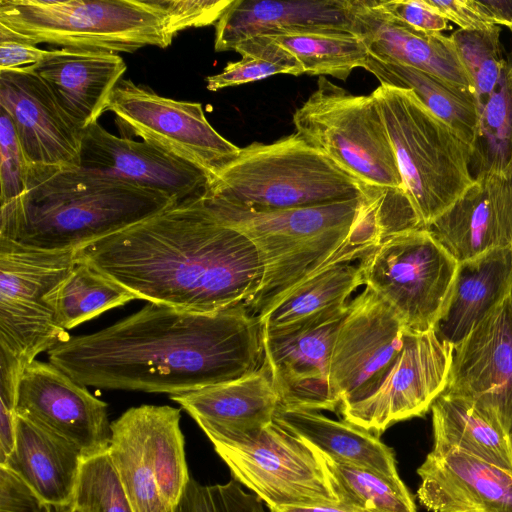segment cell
I'll use <instances>...</instances> for the list:
<instances>
[{
	"mask_svg": "<svg viewBox=\"0 0 512 512\" xmlns=\"http://www.w3.org/2000/svg\"><path fill=\"white\" fill-rule=\"evenodd\" d=\"M84 386L179 395L231 381L263 364V329L245 303L194 313L147 303L92 334L47 351Z\"/></svg>",
	"mask_w": 512,
	"mask_h": 512,
	"instance_id": "6da1fadb",
	"label": "cell"
},
{
	"mask_svg": "<svg viewBox=\"0 0 512 512\" xmlns=\"http://www.w3.org/2000/svg\"><path fill=\"white\" fill-rule=\"evenodd\" d=\"M203 194L91 243L77 257L148 303L194 313L247 305L261 286L260 255L208 209Z\"/></svg>",
	"mask_w": 512,
	"mask_h": 512,
	"instance_id": "7a4b0ae2",
	"label": "cell"
},
{
	"mask_svg": "<svg viewBox=\"0 0 512 512\" xmlns=\"http://www.w3.org/2000/svg\"><path fill=\"white\" fill-rule=\"evenodd\" d=\"M385 192L312 207L252 210L205 200L223 223L245 234L263 264L261 286L247 304L260 316L284 295L328 268L361 260L382 241Z\"/></svg>",
	"mask_w": 512,
	"mask_h": 512,
	"instance_id": "3957f363",
	"label": "cell"
},
{
	"mask_svg": "<svg viewBox=\"0 0 512 512\" xmlns=\"http://www.w3.org/2000/svg\"><path fill=\"white\" fill-rule=\"evenodd\" d=\"M175 203L81 168L28 165L22 195L0 206V238L30 248L78 251Z\"/></svg>",
	"mask_w": 512,
	"mask_h": 512,
	"instance_id": "277c9868",
	"label": "cell"
},
{
	"mask_svg": "<svg viewBox=\"0 0 512 512\" xmlns=\"http://www.w3.org/2000/svg\"><path fill=\"white\" fill-rule=\"evenodd\" d=\"M364 185L297 133L254 142L209 183L205 200L252 210L319 206L368 197Z\"/></svg>",
	"mask_w": 512,
	"mask_h": 512,
	"instance_id": "5b68a950",
	"label": "cell"
},
{
	"mask_svg": "<svg viewBox=\"0 0 512 512\" xmlns=\"http://www.w3.org/2000/svg\"><path fill=\"white\" fill-rule=\"evenodd\" d=\"M372 94L405 192L426 228L473 183V149L412 90L380 84Z\"/></svg>",
	"mask_w": 512,
	"mask_h": 512,
	"instance_id": "8992f818",
	"label": "cell"
},
{
	"mask_svg": "<svg viewBox=\"0 0 512 512\" xmlns=\"http://www.w3.org/2000/svg\"><path fill=\"white\" fill-rule=\"evenodd\" d=\"M0 24L34 45L115 53L174 38L157 0H0Z\"/></svg>",
	"mask_w": 512,
	"mask_h": 512,
	"instance_id": "52a82bcc",
	"label": "cell"
},
{
	"mask_svg": "<svg viewBox=\"0 0 512 512\" xmlns=\"http://www.w3.org/2000/svg\"><path fill=\"white\" fill-rule=\"evenodd\" d=\"M296 133L364 185L403 190V182L373 94L354 95L320 76L293 114Z\"/></svg>",
	"mask_w": 512,
	"mask_h": 512,
	"instance_id": "ba28073f",
	"label": "cell"
},
{
	"mask_svg": "<svg viewBox=\"0 0 512 512\" xmlns=\"http://www.w3.org/2000/svg\"><path fill=\"white\" fill-rule=\"evenodd\" d=\"M180 409L140 405L111 422L107 450L135 512H171L190 480Z\"/></svg>",
	"mask_w": 512,
	"mask_h": 512,
	"instance_id": "9c48e42d",
	"label": "cell"
},
{
	"mask_svg": "<svg viewBox=\"0 0 512 512\" xmlns=\"http://www.w3.org/2000/svg\"><path fill=\"white\" fill-rule=\"evenodd\" d=\"M208 439L233 479L269 509L339 504L322 453L274 420L247 437Z\"/></svg>",
	"mask_w": 512,
	"mask_h": 512,
	"instance_id": "30bf717a",
	"label": "cell"
},
{
	"mask_svg": "<svg viewBox=\"0 0 512 512\" xmlns=\"http://www.w3.org/2000/svg\"><path fill=\"white\" fill-rule=\"evenodd\" d=\"M77 251H50L0 238V348L24 364L69 338L56 319V292Z\"/></svg>",
	"mask_w": 512,
	"mask_h": 512,
	"instance_id": "8fae6325",
	"label": "cell"
},
{
	"mask_svg": "<svg viewBox=\"0 0 512 512\" xmlns=\"http://www.w3.org/2000/svg\"><path fill=\"white\" fill-rule=\"evenodd\" d=\"M359 263L366 287L392 308L407 333L434 330L450 298L458 262L427 229L390 235Z\"/></svg>",
	"mask_w": 512,
	"mask_h": 512,
	"instance_id": "7c38bea8",
	"label": "cell"
},
{
	"mask_svg": "<svg viewBox=\"0 0 512 512\" xmlns=\"http://www.w3.org/2000/svg\"><path fill=\"white\" fill-rule=\"evenodd\" d=\"M107 111L134 135L195 164L211 180L241 150L213 128L200 103L161 96L129 79L116 85Z\"/></svg>",
	"mask_w": 512,
	"mask_h": 512,
	"instance_id": "4fadbf2b",
	"label": "cell"
},
{
	"mask_svg": "<svg viewBox=\"0 0 512 512\" xmlns=\"http://www.w3.org/2000/svg\"><path fill=\"white\" fill-rule=\"evenodd\" d=\"M452 354L453 346L434 330L407 333L372 392L340 407L343 419L380 436L399 421L424 415L446 388Z\"/></svg>",
	"mask_w": 512,
	"mask_h": 512,
	"instance_id": "5bb4252c",
	"label": "cell"
},
{
	"mask_svg": "<svg viewBox=\"0 0 512 512\" xmlns=\"http://www.w3.org/2000/svg\"><path fill=\"white\" fill-rule=\"evenodd\" d=\"M406 334L397 314L370 288L348 303L330 358V386L340 407L372 392L401 350Z\"/></svg>",
	"mask_w": 512,
	"mask_h": 512,
	"instance_id": "9a60e30c",
	"label": "cell"
},
{
	"mask_svg": "<svg viewBox=\"0 0 512 512\" xmlns=\"http://www.w3.org/2000/svg\"><path fill=\"white\" fill-rule=\"evenodd\" d=\"M445 394L474 403L512 436V304L510 296L453 347Z\"/></svg>",
	"mask_w": 512,
	"mask_h": 512,
	"instance_id": "2e32d148",
	"label": "cell"
},
{
	"mask_svg": "<svg viewBox=\"0 0 512 512\" xmlns=\"http://www.w3.org/2000/svg\"><path fill=\"white\" fill-rule=\"evenodd\" d=\"M17 415L77 446L86 458L107 452V404L53 364L33 360L22 373Z\"/></svg>",
	"mask_w": 512,
	"mask_h": 512,
	"instance_id": "e0dca14e",
	"label": "cell"
},
{
	"mask_svg": "<svg viewBox=\"0 0 512 512\" xmlns=\"http://www.w3.org/2000/svg\"><path fill=\"white\" fill-rule=\"evenodd\" d=\"M80 168L164 194L176 202L203 194L210 176L147 141L108 132L98 121L82 132Z\"/></svg>",
	"mask_w": 512,
	"mask_h": 512,
	"instance_id": "ac0fdd59",
	"label": "cell"
},
{
	"mask_svg": "<svg viewBox=\"0 0 512 512\" xmlns=\"http://www.w3.org/2000/svg\"><path fill=\"white\" fill-rule=\"evenodd\" d=\"M347 309L348 305L297 330L263 333V361L280 407L311 411L340 408L330 386V358L338 326Z\"/></svg>",
	"mask_w": 512,
	"mask_h": 512,
	"instance_id": "d6986e66",
	"label": "cell"
},
{
	"mask_svg": "<svg viewBox=\"0 0 512 512\" xmlns=\"http://www.w3.org/2000/svg\"><path fill=\"white\" fill-rule=\"evenodd\" d=\"M0 108L12 119L28 165L80 168L83 131L29 67L0 70Z\"/></svg>",
	"mask_w": 512,
	"mask_h": 512,
	"instance_id": "ffe728a7",
	"label": "cell"
},
{
	"mask_svg": "<svg viewBox=\"0 0 512 512\" xmlns=\"http://www.w3.org/2000/svg\"><path fill=\"white\" fill-rule=\"evenodd\" d=\"M425 229L459 263L512 247V173L484 172Z\"/></svg>",
	"mask_w": 512,
	"mask_h": 512,
	"instance_id": "44dd1931",
	"label": "cell"
},
{
	"mask_svg": "<svg viewBox=\"0 0 512 512\" xmlns=\"http://www.w3.org/2000/svg\"><path fill=\"white\" fill-rule=\"evenodd\" d=\"M417 474L430 512H512V471L458 451H430Z\"/></svg>",
	"mask_w": 512,
	"mask_h": 512,
	"instance_id": "7402d4cb",
	"label": "cell"
},
{
	"mask_svg": "<svg viewBox=\"0 0 512 512\" xmlns=\"http://www.w3.org/2000/svg\"><path fill=\"white\" fill-rule=\"evenodd\" d=\"M290 33L356 34L354 0H233L215 26L217 52L254 36Z\"/></svg>",
	"mask_w": 512,
	"mask_h": 512,
	"instance_id": "603a6c76",
	"label": "cell"
},
{
	"mask_svg": "<svg viewBox=\"0 0 512 512\" xmlns=\"http://www.w3.org/2000/svg\"><path fill=\"white\" fill-rule=\"evenodd\" d=\"M354 15L356 35L370 55L424 71L475 96L449 36L418 31L383 11L374 0H354Z\"/></svg>",
	"mask_w": 512,
	"mask_h": 512,
	"instance_id": "cb8c5ba5",
	"label": "cell"
},
{
	"mask_svg": "<svg viewBox=\"0 0 512 512\" xmlns=\"http://www.w3.org/2000/svg\"><path fill=\"white\" fill-rule=\"evenodd\" d=\"M170 399L195 420L208 438L223 439H239L258 432L274 420L279 406L264 361L250 374L172 395Z\"/></svg>",
	"mask_w": 512,
	"mask_h": 512,
	"instance_id": "d4e9b609",
	"label": "cell"
},
{
	"mask_svg": "<svg viewBox=\"0 0 512 512\" xmlns=\"http://www.w3.org/2000/svg\"><path fill=\"white\" fill-rule=\"evenodd\" d=\"M50 87L61 107L82 131L108 109L127 66L118 53L61 48L28 66Z\"/></svg>",
	"mask_w": 512,
	"mask_h": 512,
	"instance_id": "484cf974",
	"label": "cell"
},
{
	"mask_svg": "<svg viewBox=\"0 0 512 512\" xmlns=\"http://www.w3.org/2000/svg\"><path fill=\"white\" fill-rule=\"evenodd\" d=\"M84 460L77 446L17 415L14 447L2 466L60 511L72 505Z\"/></svg>",
	"mask_w": 512,
	"mask_h": 512,
	"instance_id": "4316f807",
	"label": "cell"
},
{
	"mask_svg": "<svg viewBox=\"0 0 512 512\" xmlns=\"http://www.w3.org/2000/svg\"><path fill=\"white\" fill-rule=\"evenodd\" d=\"M511 290L512 247L459 262L450 298L434 328L436 335L455 347Z\"/></svg>",
	"mask_w": 512,
	"mask_h": 512,
	"instance_id": "83f0119b",
	"label": "cell"
},
{
	"mask_svg": "<svg viewBox=\"0 0 512 512\" xmlns=\"http://www.w3.org/2000/svg\"><path fill=\"white\" fill-rule=\"evenodd\" d=\"M274 421L304 438L328 458L390 480H401L395 453L379 436L345 420L318 411L278 406Z\"/></svg>",
	"mask_w": 512,
	"mask_h": 512,
	"instance_id": "f1b7e54d",
	"label": "cell"
},
{
	"mask_svg": "<svg viewBox=\"0 0 512 512\" xmlns=\"http://www.w3.org/2000/svg\"><path fill=\"white\" fill-rule=\"evenodd\" d=\"M435 452L458 451L512 471V438L471 401L442 393L432 403Z\"/></svg>",
	"mask_w": 512,
	"mask_h": 512,
	"instance_id": "f546056e",
	"label": "cell"
},
{
	"mask_svg": "<svg viewBox=\"0 0 512 512\" xmlns=\"http://www.w3.org/2000/svg\"><path fill=\"white\" fill-rule=\"evenodd\" d=\"M364 284L360 263L326 269L284 295L258 316L263 333L297 330L344 309L348 297Z\"/></svg>",
	"mask_w": 512,
	"mask_h": 512,
	"instance_id": "4dcf8cb0",
	"label": "cell"
},
{
	"mask_svg": "<svg viewBox=\"0 0 512 512\" xmlns=\"http://www.w3.org/2000/svg\"><path fill=\"white\" fill-rule=\"evenodd\" d=\"M364 69L382 85L412 90L438 118L474 149L479 112L475 96L424 71L368 55Z\"/></svg>",
	"mask_w": 512,
	"mask_h": 512,
	"instance_id": "1f68e13d",
	"label": "cell"
},
{
	"mask_svg": "<svg viewBox=\"0 0 512 512\" xmlns=\"http://www.w3.org/2000/svg\"><path fill=\"white\" fill-rule=\"evenodd\" d=\"M472 166L476 175L512 173V55L479 112Z\"/></svg>",
	"mask_w": 512,
	"mask_h": 512,
	"instance_id": "d6a6232c",
	"label": "cell"
},
{
	"mask_svg": "<svg viewBox=\"0 0 512 512\" xmlns=\"http://www.w3.org/2000/svg\"><path fill=\"white\" fill-rule=\"evenodd\" d=\"M134 299L127 289L78 258L56 292L57 323L64 330L71 329Z\"/></svg>",
	"mask_w": 512,
	"mask_h": 512,
	"instance_id": "836d02e7",
	"label": "cell"
},
{
	"mask_svg": "<svg viewBox=\"0 0 512 512\" xmlns=\"http://www.w3.org/2000/svg\"><path fill=\"white\" fill-rule=\"evenodd\" d=\"M293 54L304 74L329 75L345 81L364 67L369 55L363 39L352 33H290L270 36Z\"/></svg>",
	"mask_w": 512,
	"mask_h": 512,
	"instance_id": "e575fe53",
	"label": "cell"
},
{
	"mask_svg": "<svg viewBox=\"0 0 512 512\" xmlns=\"http://www.w3.org/2000/svg\"><path fill=\"white\" fill-rule=\"evenodd\" d=\"M322 455L340 505L357 512H417L402 480H390Z\"/></svg>",
	"mask_w": 512,
	"mask_h": 512,
	"instance_id": "d590c367",
	"label": "cell"
},
{
	"mask_svg": "<svg viewBox=\"0 0 512 512\" xmlns=\"http://www.w3.org/2000/svg\"><path fill=\"white\" fill-rule=\"evenodd\" d=\"M233 51L242 58L227 63L222 72L206 78L207 89L218 91L226 87L258 81L275 74L299 76L304 70L288 50L270 36L259 35L238 43Z\"/></svg>",
	"mask_w": 512,
	"mask_h": 512,
	"instance_id": "8d00e7d4",
	"label": "cell"
},
{
	"mask_svg": "<svg viewBox=\"0 0 512 512\" xmlns=\"http://www.w3.org/2000/svg\"><path fill=\"white\" fill-rule=\"evenodd\" d=\"M500 31V26L483 30L459 28L449 36L473 84L478 112L494 90L506 65Z\"/></svg>",
	"mask_w": 512,
	"mask_h": 512,
	"instance_id": "74e56055",
	"label": "cell"
},
{
	"mask_svg": "<svg viewBox=\"0 0 512 512\" xmlns=\"http://www.w3.org/2000/svg\"><path fill=\"white\" fill-rule=\"evenodd\" d=\"M71 506L81 512H135L107 452L83 461Z\"/></svg>",
	"mask_w": 512,
	"mask_h": 512,
	"instance_id": "f35d334b",
	"label": "cell"
},
{
	"mask_svg": "<svg viewBox=\"0 0 512 512\" xmlns=\"http://www.w3.org/2000/svg\"><path fill=\"white\" fill-rule=\"evenodd\" d=\"M171 512H265L261 499L246 492L235 479L225 484L204 485L190 478Z\"/></svg>",
	"mask_w": 512,
	"mask_h": 512,
	"instance_id": "ab89813d",
	"label": "cell"
},
{
	"mask_svg": "<svg viewBox=\"0 0 512 512\" xmlns=\"http://www.w3.org/2000/svg\"><path fill=\"white\" fill-rule=\"evenodd\" d=\"M27 166L12 119L0 108V206L22 195Z\"/></svg>",
	"mask_w": 512,
	"mask_h": 512,
	"instance_id": "60d3db41",
	"label": "cell"
},
{
	"mask_svg": "<svg viewBox=\"0 0 512 512\" xmlns=\"http://www.w3.org/2000/svg\"><path fill=\"white\" fill-rule=\"evenodd\" d=\"M25 366L15 355L0 348V465L14 447L18 391Z\"/></svg>",
	"mask_w": 512,
	"mask_h": 512,
	"instance_id": "b9f144b4",
	"label": "cell"
},
{
	"mask_svg": "<svg viewBox=\"0 0 512 512\" xmlns=\"http://www.w3.org/2000/svg\"><path fill=\"white\" fill-rule=\"evenodd\" d=\"M166 13L170 34L217 23L233 0H157Z\"/></svg>",
	"mask_w": 512,
	"mask_h": 512,
	"instance_id": "7bdbcfd3",
	"label": "cell"
},
{
	"mask_svg": "<svg viewBox=\"0 0 512 512\" xmlns=\"http://www.w3.org/2000/svg\"><path fill=\"white\" fill-rule=\"evenodd\" d=\"M379 7L410 27L429 34H441L448 20L427 0L377 1Z\"/></svg>",
	"mask_w": 512,
	"mask_h": 512,
	"instance_id": "ee69618b",
	"label": "cell"
},
{
	"mask_svg": "<svg viewBox=\"0 0 512 512\" xmlns=\"http://www.w3.org/2000/svg\"><path fill=\"white\" fill-rule=\"evenodd\" d=\"M20 477L0 465V512H52Z\"/></svg>",
	"mask_w": 512,
	"mask_h": 512,
	"instance_id": "f6af8a7d",
	"label": "cell"
},
{
	"mask_svg": "<svg viewBox=\"0 0 512 512\" xmlns=\"http://www.w3.org/2000/svg\"><path fill=\"white\" fill-rule=\"evenodd\" d=\"M49 50L40 49L25 38L0 24V70H13L35 65Z\"/></svg>",
	"mask_w": 512,
	"mask_h": 512,
	"instance_id": "bcb514c9",
	"label": "cell"
},
{
	"mask_svg": "<svg viewBox=\"0 0 512 512\" xmlns=\"http://www.w3.org/2000/svg\"><path fill=\"white\" fill-rule=\"evenodd\" d=\"M427 2L460 29L483 30L496 26L481 10L477 0H427Z\"/></svg>",
	"mask_w": 512,
	"mask_h": 512,
	"instance_id": "7dc6e473",
	"label": "cell"
},
{
	"mask_svg": "<svg viewBox=\"0 0 512 512\" xmlns=\"http://www.w3.org/2000/svg\"><path fill=\"white\" fill-rule=\"evenodd\" d=\"M477 3L494 25L512 30V0H477Z\"/></svg>",
	"mask_w": 512,
	"mask_h": 512,
	"instance_id": "c3c4849f",
	"label": "cell"
},
{
	"mask_svg": "<svg viewBox=\"0 0 512 512\" xmlns=\"http://www.w3.org/2000/svg\"><path fill=\"white\" fill-rule=\"evenodd\" d=\"M270 512H357L340 504L313 507H280L269 509Z\"/></svg>",
	"mask_w": 512,
	"mask_h": 512,
	"instance_id": "681fc988",
	"label": "cell"
},
{
	"mask_svg": "<svg viewBox=\"0 0 512 512\" xmlns=\"http://www.w3.org/2000/svg\"><path fill=\"white\" fill-rule=\"evenodd\" d=\"M58 512H81V511L76 509V508H74V507H72V506H70V507L65 508L63 510H60Z\"/></svg>",
	"mask_w": 512,
	"mask_h": 512,
	"instance_id": "f907efd6",
	"label": "cell"
},
{
	"mask_svg": "<svg viewBox=\"0 0 512 512\" xmlns=\"http://www.w3.org/2000/svg\"><path fill=\"white\" fill-rule=\"evenodd\" d=\"M510 301H511V304H512V290H511V294H510Z\"/></svg>",
	"mask_w": 512,
	"mask_h": 512,
	"instance_id": "816d5d0a",
	"label": "cell"
},
{
	"mask_svg": "<svg viewBox=\"0 0 512 512\" xmlns=\"http://www.w3.org/2000/svg\"><path fill=\"white\" fill-rule=\"evenodd\" d=\"M511 438H512V436H511Z\"/></svg>",
	"mask_w": 512,
	"mask_h": 512,
	"instance_id": "f5cc1de1",
	"label": "cell"
}]
</instances>
